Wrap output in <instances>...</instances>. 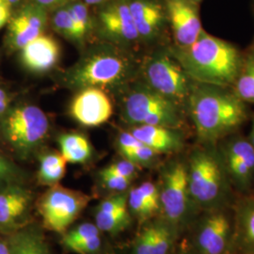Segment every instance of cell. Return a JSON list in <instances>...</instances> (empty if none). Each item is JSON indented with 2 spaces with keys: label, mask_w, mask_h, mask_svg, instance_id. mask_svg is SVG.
Wrapping results in <instances>:
<instances>
[{
  "label": "cell",
  "mask_w": 254,
  "mask_h": 254,
  "mask_svg": "<svg viewBox=\"0 0 254 254\" xmlns=\"http://www.w3.org/2000/svg\"><path fill=\"white\" fill-rule=\"evenodd\" d=\"M181 48L180 62L189 76L214 87L236 83L241 57L230 43L202 31L194 44Z\"/></svg>",
  "instance_id": "obj_1"
},
{
  "label": "cell",
  "mask_w": 254,
  "mask_h": 254,
  "mask_svg": "<svg viewBox=\"0 0 254 254\" xmlns=\"http://www.w3.org/2000/svg\"><path fill=\"white\" fill-rule=\"evenodd\" d=\"M190 110L197 134L202 141H213L224 136L246 118L243 101L208 85L191 94Z\"/></svg>",
  "instance_id": "obj_2"
},
{
  "label": "cell",
  "mask_w": 254,
  "mask_h": 254,
  "mask_svg": "<svg viewBox=\"0 0 254 254\" xmlns=\"http://www.w3.org/2000/svg\"><path fill=\"white\" fill-rule=\"evenodd\" d=\"M188 176L192 204L206 210L221 207L224 180L221 166L214 154L195 152L191 155Z\"/></svg>",
  "instance_id": "obj_3"
},
{
  "label": "cell",
  "mask_w": 254,
  "mask_h": 254,
  "mask_svg": "<svg viewBox=\"0 0 254 254\" xmlns=\"http://www.w3.org/2000/svg\"><path fill=\"white\" fill-rule=\"evenodd\" d=\"M129 63L125 56L110 48L99 49L86 56L70 73L74 88H96L117 85L126 79Z\"/></svg>",
  "instance_id": "obj_4"
},
{
  "label": "cell",
  "mask_w": 254,
  "mask_h": 254,
  "mask_svg": "<svg viewBox=\"0 0 254 254\" xmlns=\"http://www.w3.org/2000/svg\"><path fill=\"white\" fill-rule=\"evenodd\" d=\"M126 118L138 126H160L174 128L181 118L175 102L152 89H138L129 94L126 101Z\"/></svg>",
  "instance_id": "obj_5"
},
{
  "label": "cell",
  "mask_w": 254,
  "mask_h": 254,
  "mask_svg": "<svg viewBox=\"0 0 254 254\" xmlns=\"http://www.w3.org/2000/svg\"><path fill=\"white\" fill-rule=\"evenodd\" d=\"M89 201L90 198L82 192L55 185L39 200L38 210L46 229L64 234Z\"/></svg>",
  "instance_id": "obj_6"
},
{
  "label": "cell",
  "mask_w": 254,
  "mask_h": 254,
  "mask_svg": "<svg viewBox=\"0 0 254 254\" xmlns=\"http://www.w3.org/2000/svg\"><path fill=\"white\" fill-rule=\"evenodd\" d=\"M48 127V120L42 109L25 105L8 114L4 122V134L17 151L27 154L42 144Z\"/></svg>",
  "instance_id": "obj_7"
},
{
  "label": "cell",
  "mask_w": 254,
  "mask_h": 254,
  "mask_svg": "<svg viewBox=\"0 0 254 254\" xmlns=\"http://www.w3.org/2000/svg\"><path fill=\"white\" fill-rule=\"evenodd\" d=\"M232 217L222 207L207 210L200 218L193 239L196 254H229Z\"/></svg>",
  "instance_id": "obj_8"
},
{
  "label": "cell",
  "mask_w": 254,
  "mask_h": 254,
  "mask_svg": "<svg viewBox=\"0 0 254 254\" xmlns=\"http://www.w3.org/2000/svg\"><path fill=\"white\" fill-rule=\"evenodd\" d=\"M160 193V207L165 220L173 226L187 218L192 202L189 190L188 169L182 163H174L165 173Z\"/></svg>",
  "instance_id": "obj_9"
},
{
  "label": "cell",
  "mask_w": 254,
  "mask_h": 254,
  "mask_svg": "<svg viewBox=\"0 0 254 254\" xmlns=\"http://www.w3.org/2000/svg\"><path fill=\"white\" fill-rule=\"evenodd\" d=\"M145 76L152 90L174 102L190 94L188 73L168 56L154 57L146 65Z\"/></svg>",
  "instance_id": "obj_10"
},
{
  "label": "cell",
  "mask_w": 254,
  "mask_h": 254,
  "mask_svg": "<svg viewBox=\"0 0 254 254\" xmlns=\"http://www.w3.org/2000/svg\"><path fill=\"white\" fill-rule=\"evenodd\" d=\"M73 119L85 127H98L112 115L108 95L98 88H87L73 99L71 106Z\"/></svg>",
  "instance_id": "obj_11"
},
{
  "label": "cell",
  "mask_w": 254,
  "mask_h": 254,
  "mask_svg": "<svg viewBox=\"0 0 254 254\" xmlns=\"http://www.w3.org/2000/svg\"><path fill=\"white\" fill-rule=\"evenodd\" d=\"M232 219L229 254H254V193L236 201Z\"/></svg>",
  "instance_id": "obj_12"
},
{
  "label": "cell",
  "mask_w": 254,
  "mask_h": 254,
  "mask_svg": "<svg viewBox=\"0 0 254 254\" xmlns=\"http://www.w3.org/2000/svg\"><path fill=\"white\" fill-rule=\"evenodd\" d=\"M173 34L181 47L194 44L202 33L198 10L190 0H167Z\"/></svg>",
  "instance_id": "obj_13"
},
{
  "label": "cell",
  "mask_w": 254,
  "mask_h": 254,
  "mask_svg": "<svg viewBox=\"0 0 254 254\" xmlns=\"http://www.w3.org/2000/svg\"><path fill=\"white\" fill-rule=\"evenodd\" d=\"M225 162L232 179L239 189L249 188L254 174V147L245 139H236L228 144Z\"/></svg>",
  "instance_id": "obj_14"
},
{
  "label": "cell",
  "mask_w": 254,
  "mask_h": 254,
  "mask_svg": "<svg viewBox=\"0 0 254 254\" xmlns=\"http://www.w3.org/2000/svg\"><path fill=\"white\" fill-rule=\"evenodd\" d=\"M46 21V13L42 8L31 6L23 9L9 24L10 45L17 49H22L42 34Z\"/></svg>",
  "instance_id": "obj_15"
},
{
  "label": "cell",
  "mask_w": 254,
  "mask_h": 254,
  "mask_svg": "<svg viewBox=\"0 0 254 254\" xmlns=\"http://www.w3.org/2000/svg\"><path fill=\"white\" fill-rule=\"evenodd\" d=\"M59 59L60 46L52 37L41 34L22 48V62L32 72L49 71Z\"/></svg>",
  "instance_id": "obj_16"
},
{
  "label": "cell",
  "mask_w": 254,
  "mask_h": 254,
  "mask_svg": "<svg viewBox=\"0 0 254 254\" xmlns=\"http://www.w3.org/2000/svg\"><path fill=\"white\" fill-rule=\"evenodd\" d=\"M101 21L108 34L119 41L133 42L139 37L127 3L113 4L104 9Z\"/></svg>",
  "instance_id": "obj_17"
},
{
  "label": "cell",
  "mask_w": 254,
  "mask_h": 254,
  "mask_svg": "<svg viewBox=\"0 0 254 254\" xmlns=\"http://www.w3.org/2000/svg\"><path fill=\"white\" fill-rule=\"evenodd\" d=\"M157 154L173 153L182 147V138L172 128L160 126H137L130 132Z\"/></svg>",
  "instance_id": "obj_18"
},
{
  "label": "cell",
  "mask_w": 254,
  "mask_h": 254,
  "mask_svg": "<svg viewBox=\"0 0 254 254\" xmlns=\"http://www.w3.org/2000/svg\"><path fill=\"white\" fill-rule=\"evenodd\" d=\"M129 9L138 35L144 38L154 36L163 19L160 6L148 0H134L129 3Z\"/></svg>",
  "instance_id": "obj_19"
},
{
  "label": "cell",
  "mask_w": 254,
  "mask_h": 254,
  "mask_svg": "<svg viewBox=\"0 0 254 254\" xmlns=\"http://www.w3.org/2000/svg\"><path fill=\"white\" fill-rule=\"evenodd\" d=\"M30 195L27 191L11 189L0 193V224L8 225L21 218L29 207Z\"/></svg>",
  "instance_id": "obj_20"
},
{
  "label": "cell",
  "mask_w": 254,
  "mask_h": 254,
  "mask_svg": "<svg viewBox=\"0 0 254 254\" xmlns=\"http://www.w3.org/2000/svg\"><path fill=\"white\" fill-rule=\"evenodd\" d=\"M61 154L66 162L83 164L87 162L91 156V146L86 136L68 133L59 137Z\"/></svg>",
  "instance_id": "obj_21"
},
{
  "label": "cell",
  "mask_w": 254,
  "mask_h": 254,
  "mask_svg": "<svg viewBox=\"0 0 254 254\" xmlns=\"http://www.w3.org/2000/svg\"><path fill=\"white\" fill-rule=\"evenodd\" d=\"M66 160L62 154L48 153L40 157L39 180L47 186H55L64 178Z\"/></svg>",
  "instance_id": "obj_22"
},
{
  "label": "cell",
  "mask_w": 254,
  "mask_h": 254,
  "mask_svg": "<svg viewBox=\"0 0 254 254\" xmlns=\"http://www.w3.org/2000/svg\"><path fill=\"white\" fill-rule=\"evenodd\" d=\"M11 254H50L42 232L30 230L20 236Z\"/></svg>",
  "instance_id": "obj_23"
},
{
  "label": "cell",
  "mask_w": 254,
  "mask_h": 254,
  "mask_svg": "<svg viewBox=\"0 0 254 254\" xmlns=\"http://www.w3.org/2000/svg\"><path fill=\"white\" fill-rule=\"evenodd\" d=\"M130 216L128 209L115 213H104L96 211L95 225L102 232L118 233L129 225Z\"/></svg>",
  "instance_id": "obj_24"
},
{
  "label": "cell",
  "mask_w": 254,
  "mask_h": 254,
  "mask_svg": "<svg viewBox=\"0 0 254 254\" xmlns=\"http://www.w3.org/2000/svg\"><path fill=\"white\" fill-rule=\"evenodd\" d=\"M236 95L242 101L254 103V66L250 61L236 79Z\"/></svg>",
  "instance_id": "obj_25"
},
{
  "label": "cell",
  "mask_w": 254,
  "mask_h": 254,
  "mask_svg": "<svg viewBox=\"0 0 254 254\" xmlns=\"http://www.w3.org/2000/svg\"><path fill=\"white\" fill-rule=\"evenodd\" d=\"M127 204L138 218H148L157 211V209L154 208L137 188L129 191L127 196Z\"/></svg>",
  "instance_id": "obj_26"
},
{
  "label": "cell",
  "mask_w": 254,
  "mask_h": 254,
  "mask_svg": "<svg viewBox=\"0 0 254 254\" xmlns=\"http://www.w3.org/2000/svg\"><path fill=\"white\" fill-rule=\"evenodd\" d=\"M98 236H100L98 227L91 222H85L68 232L64 236V243L65 247L70 249L72 246Z\"/></svg>",
  "instance_id": "obj_27"
},
{
  "label": "cell",
  "mask_w": 254,
  "mask_h": 254,
  "mask_svg": "<svg viewBox=\"0 0 254 254\" xmlns=\"http://www.w3.org/2000/svg\"><path fill=\"white\" fill-rule=\"evenodd\" d=\"M53 24L58 32L72 40H79L77 30L69 9H60L53 18Z\"/></svg>",
  "instance_id": "obj_28"
},
{
  "label": "cell",
  "mask_w": 254,
  "mask_h": 254,
  "mask_svg": "<svg viewBox=\"0 0 254 254\" xmlns=\"http://www.w3.org/2000/svg\"><path fill=\"white\" fill-rule=\"evenodd\" d=\"M71 15L73 17V23L76 27L77 34L79 40L83 39L85 36L88 28H89V24H90V18H89V11L87 7L82 4V3H77L74 4L73 6L68 8Z\"/></svg>",
  "instance_id": "obj_29"
},
{
  "label": "cell",
  "mask_w": 254,
  "mask_h": 254,
  "mask_svg": "<svg viewBox=\"0 0 254 254\" xmlns=\"http://www.w3.org/2000/svg\"><path fill=\"white\" fill-rule=\"evenodd\" d=\"M157 153L151 149L150 147L144 145L143 143L141 145L133 149L132 151L128 152L124 156L126 159L133 162L134 164H140V165H147L151 163L155 157Z\"/></svg>",
  "instance_id": "obj_30"
},
{
  "label": "cell",
  "mask_w": 254,
  "mask_h": 254,
  "mask_svg": "<svg viewBox=\"0 0 254 254\" xmlns=\"http://www.w3.org/2000/svg\"><path fill=\"white\" fill-rule=\"evenodd\" d=\"M128 209L127 204V195L121 193L114 196L107 198L106 200H102L97 211L104 213H115L119 211Z\"/></svg>",
  "instance_id": "obj_31"
},
{
  "label": "cell",
  "mask_w": 254,
  "mask_h": 254,
  "mask_svg": "<svg viewBox=\"0 0 254 254\" xmlns=\"http://www.w3.org/2000/svg\"><path fill=\"white\" fill-rule=\"evenodd\" d=\"M101 178L104 185L110 190L123 192L127 190L130 185V180L125 177H122L117 174L109 173L105 169L101 172Z\"/></svg>",
  "instance_id": "obj_32"
},
{
  "label": "cell",
  "mask_w": 254,
  "mask_h": 254,
  "mask_svg": "<svg viewBox=\"0 0 254 254\" xmlns=\"http://www.w3.org/2000/svg\"><path fill=\"white\" fill-rule=\"evenodd\" d=\"M105 170L109 173H114V174H117L122 177H125L131 181L136 175V164H134L127 159H125V160L119 161L117 163L110 165Z\"/></svg>",
  "instance_id": "obj_33"
},
{
  "label": "cell",
  "mask_w": 254,
  "mask_h": 254,
  "mask_svg": "<svg viewBox=\"0 0 254 254\" xmlns=\"http://www.w3.org/2000/svg\"><path fill=\"white\" fill-rule=\"evenodd\" d=\"M137 189L142 193L147 200L151 202L154 208H160V193L158 188L152 182H144Z\"/></svg>",
  "instance_id": "obj_34"
},
{
  "label": "cell",
  "mask_w": 254,
  "mask_h": 254,
  "mask_svg": "<svg viewBox=\"0 0 254 254\" xmlns=\"http://www.w3.org/2000/svg\"><path fill=\"white\" fill-rule=\"evenodd\" d=\"M100 247L101 238L100 236H98L72 246L70 250L78 254H93L97 252Z\"/></svg>",
  "instance_id": "obj_35"
},
{
  "label": "cell",
  "mask_w": 254,
  "mask_h": 254,
  "mask_svg": "<svg viewBox=\"0 0 254 254\" xmlns=\"http://www.w3.org/2000/svg\"><path fill=\"white\" fill-rule=\"evenodd\" d=\"M141 144L142 143L131 133H123L119 137V148L124 155Z\"/></svg>",
  "instance_id": "obj_36"
},
{
  "label": "cell",
  "mask_w": 254,
  "mask_h": 254,
  "mask_svg": "<svg viewBox=\"0 0 254 254\" xmlns=\"http://www.w3.org/2000/svg\"><path fill=\"white\" fill-rule=\"evenodd\" d=\"M14 173L12 165L0 154V183L7 181Z\"/></svg>",
  "instance_id": "obj_37"
},
{
  "label": "cell",
  "mask_w": 254,
  "mask_h": 254,
  "mask_svg": "<svg viewBox=\"0 0 254 254\" xmlns=\"http://www.w3.org/2000/svg\"><path fill=\"white\" fill-rule=\"evenodd\" d=\"M10 7L0 2V29L4 27L10 17Z\"/></svg>",
  "instance_id": "obj_38"
},
{
  "label": "cell",
  "mask_w": 254,
  "mask_h": 254,
  "mask_svg": "<svg viewBox=\"0 0 254 254\" xmlns=\"http://www.w3.org/2000/svg\"><path fill=\"white\" fill-rule=\"evenodd\" d=\"M66 0H37V2L40 4L42 7H52V6H57L61 3H63Z\"/></svg>",
  "instance_id": "obj_39"
},
{
  "label": "cell",
  "mask_w": 254,
  "mask_h": 254,
  "mask_svg": "<svg viewBox=\"0 0 254 254\" xmlns=\"http://www.w3.org/2000/svg\"><path fill=\"white\" fill-rule=\"evenodd\" d=\"M8 106V97L5 91L0 90V113L4 112Z\"/></svg>",
  "instance_id": "obj_40"
},
{
  "label": "cell",
  "mask_w": 254,
  "mask_h": 254,
  "mask_svg": "<svg viewBox=\"0 0 254 254\" xmlns=\"http://www.w3.org/2000/svg\"><path fill=\"white\" fill-rule=\"evenodd\" d=\"M12 254V247H10L7 242H0V254Z\"/></svg>",
  "instance_id": "obj_41"
},
{
  "label": "cell",
  "mask_w": 254,
  "mask_h": 254,
  "mask_svg": "<svg viewBox=\"0 0 254 254\" xmlns=\"http://www.w3.org/2000/svg\"><path fill=\"white\" fill-rule=\"evenodd\" d=\"M19 0H0V2L1 3H4V4H6V5H8V6H11V5H13V4H15V3H17Z\"/></svg>",
  "instance_id": "obj_42"
},
{
  "label": "cell",
  "mask_w": 254,
  "mask_h": 254,
  "mask_svg": "<svg viewBox=\"0 0 254 254\" xmlns=\"http://www.w3.org/2000/svg\"><path fill=\"white\" fill-rule=\"evenodd\" d=\"M105 0H85V2L87 4H90V5H95V4H99L101 2H104Z\"/></svg>",
  "instance_id": "obj_43"
},
{
  "label": "cell",
  "mask_w": 254,
  "mask_h": 254,
  "mask_svg": "<svg viewBox=\"0 0 254 254\" xmlns=\"http://www.w3.org/2000/svg\"><path fill=\"white\" fill-rule=\"evenodd\" d=\"M251 143L253 144V146L254 147V126L253 127V131H252V135H251Z\"/></svg>",
  "instance_id": "obj_44"
},
{
  "label": "cell",
  "mask_w": 254,
  "mask_h": 254,
  "mask_svg": "<svg viewBox=\"0 0 254 254\" xmlns=\"http://www.w3.org/2000/svg\"><path fill=\"white\" fill-rule=\"evenodd\" d=\"M250 62H251L252 64H254V55L252 57V58H251V59H250Z\"/></svg>",
  "instance_id": "obj_45"
},
{
  "label": "cell",
  "mask_w": 254,
  "mask_h": 254,
  "mask_svg": "<svg viewBox=\"0 0 254 254\" xmlns=\"http://www.w3.org/2000/svg\"><path fill=\"white\" fill-rule=\"evenodd\" d=\"M195 1H200V0H195Z\"/></svg>",
  "instance_id": "obj_46"
}]
</instances>
